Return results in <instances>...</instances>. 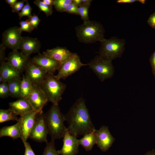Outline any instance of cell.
I'll list each match as a JSON object with an SVG mask.
<instances>
[{"label": "cell", "mask_w": 155, "mask_h": 155, "mask_svg": "<svg viewBox=\"0 0 155 155\" xmlns=\"http://www.w3.org/2000/svg\"><path fill=\"white\" fill-rule=\"evenodd\" d=\"M65 121L68 124L67 129L73 135L77 137L95 132L96 129L92 122L84 100L78 98L65 115Z\"/></svg>", "instance_id": "6da1fadb"}, {"label": "cell", "mask_w": 155, "mask_h": 155, "mask_svg": "<svg viewBox=\"0 0 155 155\" xmlns=\"http://www.w3.org/2000/svg\"><path fill=\"white\" fill-rule=\"evenodd\" d=\"M77 38L79 42L86 44L100 42L105 38V30L100 22L89 20L75 28Z\"/></svg>", "instance_id": "7a4b0ae2"}, {"label": "cell", "mask_w": 155, "mask_h": 155, "mask_svg": "<svg viewBox=\"0 0 155 155\" xmlns=\"http://www.w3.org/2000/svg\"><path fill=\"white\" fill-rule=\"evenodd\" d=\"M49 134L54 140L63 138L67 128L64 125L65 115L61 112L58 105L53 104L44 114Z\"/></svg>", "instance_id": "3957f363"}, {"label": "cell", "mask_w": 155, "mask_h": 155, "mask_svg": "<svg viewBox=\"0 0 155 155\" xmlns=\"http://www.w3.org/2000/svg\"><path fill=\"white\" fill-rule=\"evenodd\" d=\"M40 87L45 94L48 102L58 105L66 89V85L54 75L48 74Z\"/></svg>", "instance_id": "277c9868"}, {"label": "cell", "mask_w": 155, "mask_h": 155, "mask_svg": "<svg viewBox=\"0 0 155 155\" xmlns=\"http://www.w3.org/2000/svg\"><path fill=\"white\" fill-rule=\"evenodd\" d=\"M100 42L99 55L112 61L121 57L125 50L126 41L124 39L112 37L107 39L104 38Z\"/></svg>", "instance_id": "5b68a950"}, {"label": "cell", "mask_w": 155, "mask_h": 155, "mask_svg": "<svg viewBox=\"0 0 155 155\" xmlns=\"http://www.w3.org/2000/svg\"><path fill=\"white\" fill-rule=\"evenodd\" d=\"M112 62L98 55L87 64L89 68L103 82L112 78L114 75L115 70Z\"/></svg>", "instance_id": "8992f818"}, {"label": "cell", "mask_w": 155, "mask_h": 155, "mask_svg": "<svg viewBox=\"0 0 155 155\" xmlns=\"http://www.w3.org/2000/svg\"><path fill=\"white\" fill-rule=\"evenodd\" d=\"M88 64L82 63L79 57L75 53H73L71 57L62 64L55 77L58 79H65L78 71L83 66Z\"/></svg>", "instance_id": "52a82bcc"}, {"label": "cell", "mask_w": 155, "mask_h": 155, "mask_svg": "<svg viewBox=\"0 0 155 155\" xmlns=\"http://www.w3.org/2000/svg\"><path fill=\"white\" fill-rule=\"evenodd\" d=\"M48 134L44 114L38 113L29 138L36 142L46 143L48 142L47 138Z\"/></svg>", "instance_id": "ba28073f"}, {"label": "cell", "mask_w": 155, "mask_h": 155, "mask_svg": "<svg viewBox=\"0 0 155 155\" xmlns=\"http://www.w3.org/2000/svg\"><path fill=\"white\" fill-rule=\"evenodd\" d=\"M20 28L14 26L6 30L3 33L2 43L6 47L13 50L20 49L23 37Z\"/></svg>", "instance_id": "9c48e42d"}, {"label": "cell", "mask_w": 155, "mask_h": 155, "mask_svg": "<svg viewBox=\"0 0 155 155\" xmlns=\"http://www.w3.org/2000/svg\"><path fill=\"white\" fill-rule=\"evenodd\" d=\"M30 60L49 74L54 75L56 70H58L62 64L44 52L42 54H39L33 57Z\"/></svg>", "instance_id": "30bf717a"}, {"label": "cell", "mask_w": 155, "mask_h": 155, "mask_svg": "<svg viewBox=\"0 0 155 155\" xmlns=\"http://www.w3.org/2000/svg\"><path fill=\"white\" fill-rule=\"evenodd\" d=\"M27 99L34 110L38 113H43V108L48 101L40 86H33L31 92Z\"/></svg>", "instance_id": "8fae6325"}, {"label": "cell", "mask_w": 155, "mask_h": 155, "mask_svg": "<svg viewBox=\"0 0 155 155\" xmlns=\"http://www.w3.org/2000/svg\"><path fill=\"white\" fill-rule=\"evenodd\" d=\"M37 113L33 111L20 116L17 122L19 125L21 131L20 138L22 142L27 141L35 122Z\"/></svg>", "instance_id": "7c38bea8"}, {"label": "cell", "mask_w": 155, "mask_h": 155, "mask_svg": "<svg viewBox=\"0 0 155 155\" xmlns=\"http://www.w3.org/2000/svg\"><path fill=\"white\" fill-rule=\"evenodd\" d=\"M30 61L29 57L16 50L9 53L6 62L16 70L22 73L25 71Z\"/></svg>", "instance_id": "4fadbf2b"}, {"label": "cell", "mask_w": 155, "mask_h": 155, "mask_svg": "<svg viewBox=\"0 0 155 155\" xmlns=\"http://www.w3.org/2000/svg\"><path fill=\"white\" fill-rule=\"evenodd\" d=\"M25 71L24 75L32 85L39 86L49 74L44 70L32 62L31 60Z\"/></svg>", "instance_id": "5bb4252c"}, {"label": "cell", "mask_w": 155, "mask_h": 155, "mask_svg": "<svg viewBox=\"0 0 155 155\" xmlns=\"http://www.w3.org/2000/svg\"><path fill=\"white\" fill-rule=\"evenodd\" d=\"M63 145L58 150L60 155H76L79 152L80 145L77 137L71 134L67 129L63 137Z\"/></svg>", "instance_id": "9a60e30c"}, {"label": "cell", "mask_w": 155, "mask_h": 155, "mask_svg": "<svg viewBox=\"0 0 155 155\" xmlns=\"http://www.w3.org/2000/svg\"><path fill=\"white\" fill-rule=\"evenodd\" d=\"M96 144L102 152H105L111 147L115 139L110 133L108 127L102 126L99 129L96 130Z\"/></svg>", "instance_id": "2e32d148"}, {"label": "cell", "mask_w": 155, "mask_h": 155, "mask_svg": "<svg viewBox=\"0 0 155 155\" xmlns=\"http://www.w3.org/2000/svg\"><path fill=\"white\" fill-rule=\"evenodd\" d=\"M41 47L40 42L37 38L23 37L20 49L23 54L29 57L33 53L39 54Z\"/></svg>", "instance_id": "e0dca14e"}, {"label": "cell", "mask_w": 155, "mask_h": 155, "mask_svg": "<svg viewBox=\"0 0 155 155\" xmlns=\"http://www.w3.org/2000/svg\"><path fill=\"white\" fill-rule=\"evenodd\" d=\"M22 73L17 71L7 62L1 64L0 82H7L14 80H21Z\"/></svg>", "instance_id": "ac0fdd59"}, {"label": "cell", "mask_w": 155, "mask_h": 155, "mask_svg": "<svg viewBox=\"0 0 155 155\" xmlns=\"http://www.w3.org/2000/svg\"><path fill=\"white\" fill-rule=\"evenodd\" d=\"M9 108L17 115H23L33 110L27 98L21 97L16 101L9 103Z\"/></svg>", "instance_id": "d6986e66"}, {"label": "cell", "mask_w": 155, "mask_h": 155, "mask_svg": "<svg viewBox=\"0 0 155 155\" xmlns=\"http://www.w3.org/2000/svg\"><path fill=\"white\" fill-rule=\"evenodd\" d=\"M44 53L61 64L69 59L73 54L66 48L59 46L47 49Z\"/></svg>", "instance_id": "ffe728a7"}, {"label": "cell", "mask_w": 155, "mask_h": 155, "mask_svg": "<svg viewBox=\"0 0 155 155\" xmlns=\"http://www.w3.org/2000/svg\"><path fill=\"white\" fill-rule=\"evenodd\" d=\"M21 135V130L18 122L13 125L3 127L0 130V137L7 136L15 140L20 138Z\"/></svg>", "instance_id": "44dd1931"}, {"label": "cell", "mask_w": 155, "mask_h": 155, "mask_svg": "<svg viewBox=\"0 0 155 155\" xmlns=\"http://www.w3.org/2000/svg\"><path fill=\"white\" fill-rule=\"evenodd\" d=\"M95 131L86 133L81 138L78 139L80 145L87 151H90L96 143Z\"/></svg>", "instance_id": "7402d4cb"}, {"label": "cell", "mask_w": 155, "mask_h": 155, "mask_svg": "<svg viewBox=\"0 0 155 155\" xmlns=\"http://www.w3.org/2000/svg\"><path fill=\"white\" fill-rule=\"evenodd\" d=\"M21 80H14L7 82L9 96L12 97L20 98L21 96Z\"/></svg>", "instance_id": "603a6c76"}, {"label": "cell", "mask_w": 155, "mask_h": 155, "mask_svg": "<svg viewBox=\"0 0 155 155\" xmlns=\"http://www.w3.org/2000/svg\"><path fill=\"white\" fill-rule=\"evenodd\" d=\"M22 78L21 96V97L27 98L31 92L33 86L31 82L24 75H22Z\"/></svg>", "instance_id": "cb8c5ba5"}, {"label": "cell", "mask_w": 155, "mask_h": 155, "mask_svg": "<svg viewBox=\"0 0 155 155\" xmlns=\"http://www.w3.org/2000/svg\"><path fill=\"white\" fill-rule=\"evenodd\" d=\"M18 119L17 115L10 108L7 109H0V123L10 121H17Z\"/></svg>", "instance_id": "d4e9b609"}, {"label": "cell", "mask_w": 155, "mask_h": 155, "mask_svg": "<svg viewBox=\"0 0 155 155\" xmlns=\"http://www.w3.org/2000/svg\"><path fill=\"white\" fill-rule=\"evenodd\" d=\"M42 155H60L56 149L54 140L52 139L50 142L46 143Z\"/></svg>", "instance_id": "484cf974"}, {"label": "cell", "mask_w": 155, "mask_h": 155, "mask_svg": "<svg viewBox=\"0 0 155 155\" xmlns=\"http://www.w3.org/2000/svg\"><path fill=\"white\" fill-rule=\"evenodd\" d=\"M72 1L73 0H54L53 1V5L57 11L63 12Z\"/></svg>", "instance_id": "4316f807"}, {"label": "cell", "mask_w": 155, "mask_h": 155, "mask_svg": "<svg viewBox=\"0 0 155 155\" xmlns=\"http://www.w3.org/2000/svg\"><path fill=\"white\" fill-rule=\"evenodd\" d=\"M90 5L82 4L78 7L79 15L84 22L89 20L88 15V10Z\"/></svg>", "instance_id": "83f0119b"}, {"label": "cell", "mask_w": 155, "mask_h": 155, "mask_svg": "<svg viewBox=\"0 0 155 155\" xmlns=\"http://www.w3.org/2000/svg\"><path fill=\"white\" fill-rule=\"evenodd\" d=\"M34 3L39 8L40 11L45 13L47 17L52 14L53 12L52 9L50 8L42 1L36 0L34 1Z\"/></svg>", "instance_id": "f1b7e54d"}, {"label": "cell", "mask_w": 155, "mask_h": 155, "mask_svg": "<svg viewBox=\"0 0 155 155\" xmlns=\"http://www.w3.org/2000/svg\"><path fill=\"white\" fill-rule=\"evenodd\" d=\"M32 8L29 4L28 1L26 0L25 4L21 11L19 13L18 16L19 19L23 17L27 16L29 17L31 16Z\"/></svg>", "instance_id": "f546056e"}, {"label": "cell", "mask_w": 155, "mask_h": 155, "mask_svg": "<svg viewBox=\"0 0 155 155\" xmlns=\"http://www.w3.org/2000/svg\"><path fill=\"white\" fill-rule=\"evenodd\" d=\"M9 96L7 82H3L0 84V97L1 98H7Z\"/></svg>", "instance_id": "4dcf8cb0"}, {"label": "cell", "mask_w": 155, "mask_h": 155, "mask_svg": "<svg viewBox=\"0 0 155 155\" xmlns=\"http://www.w3.org/2000/svg\"><path fill=\"white\" fill-rule=\"evenodd\" d=\"M28 18V19L26 20L30 23L34 29H37L40 22L38 16L33 14Z\"/></svg>", "instance_id": "1f68e13d"}, {"label": "cell", "mask_w": 155, "mask_h": 155, "mask_svg": "<svg viewBox=\"0 0 155 155\" xmlns=\"http://www.w3.org/2000/svg\"><path fill=\"white\" fill-rule=\"evenodd\" d=\"M19 24L20 26V28L22 32L25 31L30 33L34 29L30 23L26 20H22L20 22Z\"/></svg>", "instance_id": "d6a6232c"}, {"label": "cell", "mask_w": 155, "mask_h": 155, "mask_svg": "<svg viewBox=\"0 0 155 155\" xmlns=\"http://www.w3.org/2000/svg\"><path fill=\"white\" fill-rule=\"evenodd\" d=\"M26 1V0L18 1L13 6H10L12 12L19 13L24 7Z\"/></svg>", "instance_id": "836d02e7"}, {"label": "cell", "mask_w": 155, "mask_h": 155, "mask_svg": "<svg viewBox=\"0 0 155 155\" xmlns=\"http://www.w3.org/2000/svg\"><path fill=\"white\" fill-rule=\"evenodd\" d=\"M64 12L68 13L79 15L78 7L73 1L67 7Z\"/></svg>", "instance_id": "e575fe53"}, {"label": "cell", "mask_w": 155, "mask_h": 155, "mask_svg": "<svg viewBox=\"0 0 155 155\" xmlns=\"http://www.w3.org/2000/svg\"><path fill=\"white\" fill-rule=\"evenodd\" d=\"M22 142L25 149L24 155H36L29 143L27 141Z\"/></svg>", "instance_id": "d590c367"}, {"label": "cell", "mask_w": 155, "mask_h": 155, "mask_svg": "<svg viewBox=\"0 0 155 155\" xmlns=\"http://www.w3.org/2000/svg\"><path fill=\"white\" fill-rule=\"evenodd\" d=\"M6 47L2 43L0 45V64L5 62L7 58L6 57L5 49Z\"/></svg>", "instance_id": "8d00e7d4"}, {"label": "cell", "mask_w": 155, "mask_h": 155, "mask_svg": "<svg viewBox=\"0 0 155 155\" xmlns=\"http://www.w3.org/2000/svg\"><path fill=\"white\" fill-rule=\"evenodd\" d=\"M147 22L150 26L155 29V11L149 17Z\"/></svg>", "instance_id": "74e56055"}, {"label": "cell", "mask_w": 155, "mask_h": 155, "mask_svg": "<svg viewBox=\"0 0 155 155\" xmlns=\"http://www.w3.org/2000/svg\"><path fill=\"white\" fill-rule=\"evenodd\" d=\"M149 61L153 73L155 77V50L150 56Z\"/></svg>", "instance_id": "f35d334b"}, {"label": "cell", "mask_w": 155, "mask_h": 155, "mask_svg": "<svg viewBox=\"0 0 155 155\" xmlns=\"http://www.w3.org/2000/svg\"><path fill=\"white\" fill-rule=\"evenodd\" d=\"M146 1L145 0H118L117 2L118 3H132L138 2L142 4H144Z\"/></svg>", "instance_id": "ab89813d"}, {"label": "cell", "mask_w": 155, "mask_h": 155, "mask_svg": "<svg viewBox=\"0 0 155 155\" xmlns=\"http://www.w3.org/2000/svg\"><path fill=\"white\" fill-rule=\"evenodd\" d=\"M53 0H43L42 1L48 5L50 8L52 9L53 5Z\"/></svg>", "instance_id": "60d3db41"}, {"label": "cell", "mask_w": 155, "mask_h": 155, "mask_svg": "<svg viewBox=\"0 0 155 155\" xmlns=\"http://www.w3.org/2000/svg\"><path fill=\"white\" fill-rule=\"evenodd\" d=\"M5 1L10 6L14 5L18 1L17 0H6Z\"/></svg>", "instance_id": "b9f144b4"}, {"label": "cell", "mask_w": 155, "mask_h": 155, "mask_svg": "<svg viewBox=\"0 0 155 155\" xmlns=\"http://www.w3.org/2000/svg\"><path fill=\"white\" fill-rule=\"evenodd\" d=\"M92 1V0H82V3L89 5H90Z\"/></svg>", "instance_id": "7bdbcfd3"}, {"label": "cell", "mask_w": 155, "mask_h": 155, "mask_svg": "<svg viewBox=\"0 0 155 155\" xmlns=\"http://www.w3.org/2000/svg\"><path fill=\"white\" fill-rule=\"evenodd\" d=\"M73 2L78 7L82 3V0H73Z\"/></svg>", "instance_id": "ee69618b"}, {"label": "cell", "mask_w": 155, "mask_h": 155, "mask_svg": "<svg viewBox=\"0 0 155 155\" xmlns=\"http://www.w3.org/2000/svg\"><path fill=\"white\" fill-rule=\"evenodd\" d=\"M144 155H155V151L153 149L151 151H148Z\"/></svg>", "instance_id": "f6af8a7d"}]
</instances>
